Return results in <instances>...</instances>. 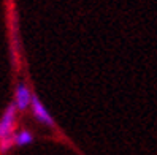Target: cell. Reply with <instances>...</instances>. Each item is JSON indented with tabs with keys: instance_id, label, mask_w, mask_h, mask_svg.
<instances>
[{
	"instance_id": "6da1fadb",
	"label": "cell",
	"mask_w": 157,
	"mask_h": 155,
	"mask_svg": "<svg viewBox=\"0 0 157 155\" xmlns=\"http://www.w3.org/2000/svg\"><path fill=\"white\" fill-rule=\"evenodd\" d=\"M16 120H17V108L14 103H10L0 117V141L13 139L16 133Z\"/></svg>"
},
{
	"instance_id": "7a4b0ae2",
	"label": "cell",
	"mask_w": 157,
	"mask_h": 155,
	"mask_svg": "<svg viewBox=\"0 0 157 155\" xmlns=\"http://www.w3.org/2000/svg\"><path fill=\"white\" fill-rule=\"evenodd\" d=\"M30 111H32L33 119L38 122V124H41V125H44V127H49V128H56V122H54L51 113L46 109V106L41 103V100L36 97V95L32 97Z\"/></svg>"
},
{
	"instance_id": "3957f363",
	"label": "cell",
	"mask_w": 157,
	"mask_h": 155,
	"mask_svg": "<svg viewBox=\"0 0 157 155\" xmlns=\"http://www.w3.org/2000/svg\"><path fill=\"white\" fill-rule=\"evenodd\" d=\"M32 97H33V94L30 92L29 86L25 83H17V86L14 89V100H13L17 111H21V113L27 111L32 105Z\"/></svg>"
},
{
	"instance_id": "277c9868",
	"label": "cell",
	"mask_w": 157,
	"mask_h": 155,
	"mask_svg": "<svg viewBox=\"0 0 157 155\" xmlns=\"http://www.w3.org/2000/svg\"><path fill=\"white\" fill-rule=\"evenodd\" d=\"M35 141V136L30 130L22 128V130H17L13 135V142H14V147H24V146H29Z\"/></svg>"
}]
</instances>
